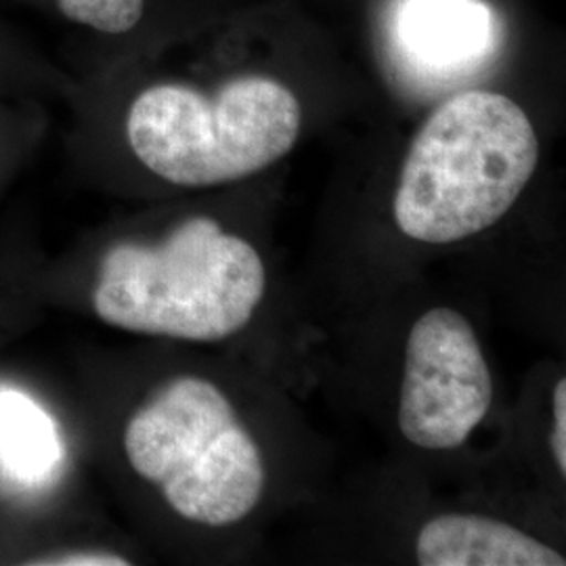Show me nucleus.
Returning <instances> with one entry per match:
<instances>
[{
  "mask_svg": "<svg viewBox=\"0 0 566 566\" xmlns=\"http://www.w3.org/2000/svg\"><path fill=\"white\" fill-rule=\"evenodd\" d=\"M539 163L525 109L506 95L465 91L424 122L407 149L395 221L407 238L455 243L497 223Z\"/></svg>",
  "mask_w": 566,
  "mask_h": 566,
  "instance_id": "nucleus-1",
  "label": "nucleus"
},
{
  "mask_svg": "<svg viewBox=\"0 0 566 566\" xmlns=\"http://www.w3.org/2000/svg\"><path fill=\"white\" fill-rule=\"evenodd\" d=\"M61 28L70 41L114 42L139 36L154 0H13Z\"/></svg>",
  "mask_w": 566,
  "mask_h": 566,
  "instance_id": "nucleus-9",
  "label": "nucleus"
},
{
  "mask_svg": "<svg viewBox=\"0 0 566 566\" xmlns=\"http://www.w3.org/2000/svg\"><path fill=\"white\" fill-rule=\"evenodd\" d=\"M61 78L46 53L0 18V93L55 88Z\"/></svg>",
  "mask_w": 566,
  "mask_h": 566,
  "instance_id": "nucleus-10",
  "label": "nucleus"
},
{
  "mask_svg": "<svg viewBox=\"0 0 566 566\" xmlns=\"http://www.w3.org/2000/svg\"><path fill=\"white\" fill-rule=\"evenodd\" d=\"M491 401V369L470 322L449 306L426 311L405 346L401 434L430 451L462 447Z\"/></svg>",
  "mask_w": 566,
  "mask_h": 566,
  "instance_id": "nucleus-5",
  "label": "nucleus"
},
{
  "mask_svg": "<svg viewBox=\"0 0 566 566\" xmlns=\"http://www.w3.org/2000/svg\"><path fill=\"white\" fill-rule=\"evenodd\" d=\"M422 566H563L565 558L516 526L479 514L428 521L416 544Z\"/></svg>",
  "mask_w": 566,
  "mask_h": 566,
  "instance_id": "nucleus-6",
  "label": "nucleus"
},
{
  "mask_svg": "<svg viewBox=\"0 0 566 566\" xmlns=\"http://www.w3.org/2000/svg\"><path fill=\"white\" fill-rule=\"evenodd\" d=\"M28 565L46 566H126L130 565L120 554L99 552V549H76L51 554L36 560H28Z\"/></svg>",
  "mask_w": 566,
  "mask_h": 566,
  "instance_id": "nucleus-11",
  "label": "nucleus"
},
{
  "mask_svg": "<svg viewBox=\"0 0 566 566\" xmlns=\"http://www.w3.org/2000/svg\"><path fill=\"white\" fill-rule=\"evenodd\" d=\"M57 428L49 413L18 390L0 392V462L23 483L36 485L60 464Z\"/></svg>",
  "mask_w": 566,
  "mask_h": 566,
  "instance_id": "nucleus-8",
  "label": "nucleus"
},
{
  "mask_svg": "<svg viewBox=\"0 0 566 566\" xmlns=\"http://www.w3.org/2000/svg\"><path fill=\"white\" fill-rule=\"evenodd\" d=\"M303 109L282 82L238 76L214 93L181 81L142 86L124 112V139L147 172L177 187L240 181L282 160Z\"/></svg>",
  "mask_w": 566,
  "mask_h": 566,
  "instance_id": "nucleus-3",
  "label": "nucleus"
},
{
  "mask_svg": "<svg viewBox=\"0 0 566 566\" xmlns=\"http://www.w3.org/2000/svg\"><path fill=\"white\" fill-rule=\"evenodd\" d=\"M124 451L130 468L191 523L235 525L263 497L261 449L223 390L198 376L166 382L135 411Z\"/></svg>",
  "mask_w": 566,
  "mask_h": 566,
  "instance_id": "nucleus-4",
  "label": "nucleus"
},
{
  "mask_svg": "<svg viewBox=\"0 0 566 566\" xmlns=\"http://www.w3.org/2000/svg\"><path fill=\"white\" fill-rule=\"evenodd\" d=\"M266 287L261 254L193 217L160 243L120 242L103 254L93 308L103 324L189 343H217L254 317Z\"/></svg>",
  "mask_w": 566,
  "mask_h": 566,
  "instance_id": "nucleus-2",
  "label": "nucleus"
},
{
  "mask_svg": "<svg viewBox=\"0 0 566 566\" xmlns=\"http://www.w3.org/2000/svg\"><path fill=\"white\" fill-rule=\"evenodd\" d=\"M486 32L489 15L472 0H411L401 20L407 51L430 63L472 57L485 44Z\"/></svg>",
  "mask_w": 566,
  "mask_h": 566,
  "instance_id": "nucleus-7",
  "label": "nucleus"
},
{
  "mask_svg": "<svg viewBox=\"0 0 566 566\" xmlns=\"http://www.w3.org/2000/svg\"><path fill=\"white\" fill-rule=\"evenodd\" d=\"M552 451L558 470L566 472V380L560 378L554 388L552 409Z\"/></svg>",
  "mask_w": 566,
  "mask_h": 566,
  "instance_id": "nucleus-12",
  "label": "nucleus"
},
{
  "mask_svg": "<svg viewBox=\"0 0 566 566\" xmlns=\"http://www.w3.org/2000/svg\"><path fill=\"white\" fill-rule=\"evenodd\" d=\"M13 124L15 120L4 112V105L0 103V142L13 135Z\"/></svg>",
  "mask_w": 566,
  "mask_h": 566,
  "instance_id": "nucleus-13",
  "label": "nucleus"
}]
</instances>
